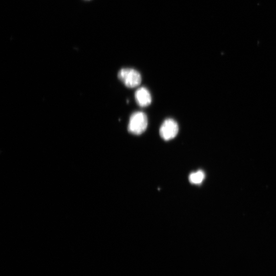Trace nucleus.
I'll use <instances>...</instances> for the list:
<instances>
[{
	"label": "nucleus",
	"instance_id": "7ed1b4c3",
	"mask_svg": "<svg viewBox=\"0 0 276 276\" xmlns=\"http://www.w3.org/2000/svg\"><path fill=\"white\" fill-rule=\"evenodd\" d=\"M179 126L176 121L171 118L166 119L160 128V135L165 141L174 139L179 132Z\"/></svg>",
	"mask_w": 276,
	"mask_h": 276
},
{
	"label": "nucleus",
	"instance_id": "f257e3e1",
	"mask_svg": "<svg viewBox=\"0 0 276 276\" xmlns=\"http://www.w3.org/2000/svg\"><path fill=\"white\" fill-rule=\"evenodd\" d=\"M148 126L147 115L142 112H136L130 116L128 130L131 134L140 135L146 130Z\"/></svg>",
	"mask_w": 276,
	"mask_h": 276
},
{
	"label": "nucleus",
	"instance_id": "39448f33",
	"mask_svg": "<svg viewBox=\"0 0 276 276\" xmlns=\"http://www.w3.org/2000/svg\"><path fill=\"white\" fill-rule=\"evenodd\" d=\"M205 177L204 172L202 170L191 173L189 176L190 182L192 184H201Z\"/></svg>",
	"mask_w": 276,
	"mask_h": 276
},
{
	"label": "nucleus",
	"instance_id": "f03ea898",
	"mask_svg": "<svg viewBox=\"0 0 276 276\" xmlns=\"http://www.w3.org/2000/svg\"><path fill=\"white\" fill-rule=\"evenodd\" d=\"M119 80L129 88H134L139 85L142 81L140 73L136 70L132 68H123L118 72Z\"/></svg>",
	"mask_w": 276,
	"mask_h": 276
},
{
	"label": "nucleus",
	"instance_id": "20e7f679",
	"mask_svg": "<svg viewBox=\"0 0 276 276\" xmlns=\"http://www.w3.org/2000/svg\"><path fill=\"white\" fill-rule=\"evenodd\" d=\"M135 99L141 107H146L151 103V96L149 91L145 87L139 88L135 92Z\"/></svg>",
	"mask_w": 276,
	"mask_h": 276
}]
</instances>
